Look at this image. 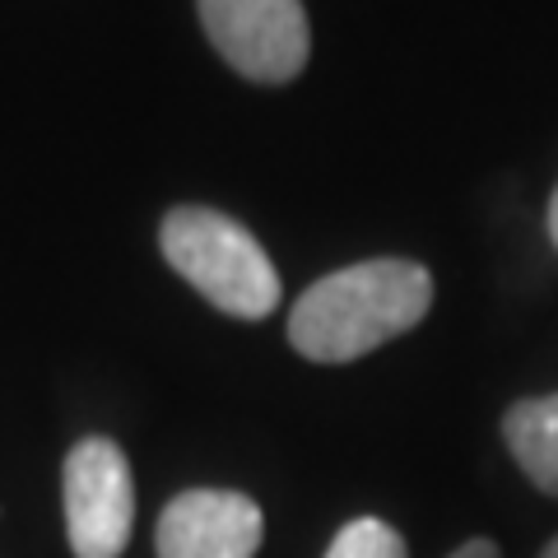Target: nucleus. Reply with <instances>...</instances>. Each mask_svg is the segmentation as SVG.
<instances>
[{
    "label": "nucleus",
    "instance_id": "f257e3e1",
    "mask_svg": "<svg viewBox=\"0 0 558 558\" xmlns=\"http://www.w3.org/2000/svg\"><path fill=\"white\" fill-rule=\"evenodd\" d=\"M433 307V275L405 256L322 275L289 312V344L312 363H354L405 336Z\"/></svg>",
    "mask_w": 558,
    "mask_h": 558
},
{
    "label": "nucleus",
    "instance_id": "f03ea898",
    "mask_svg": "<svg viewBox=\"0 0 558 558\" xmlns=\"http://www.w3.org/2000/svg\"><path fill=\"white\" fill-rule=\"evenodd\" d=\"M163 260L178 270L209 307L238 322L270 317L284 299L279 275L266 247L252 229H242L233 215H219L209 205H178L163 215L159 229Z\"/></svg>",
    "mask_w": 558,
    "mask_h": 558
},
{
    "label": "nucleus",
    "instance_id": "7ed1b4c3",
    "mask_svg": "<svg viewBox=\"0 0 558 558\" xmlns=\"http://www.w3.org/2000/svg\"><path fill=\"white\" fill-rule=\"evenodd\" d=\"M196 5L205 38L242 80L279 89L303 75L312 51L303 0H196Z\"/></svg>",
    "mask_w": 558,
    "mask_h": 558
},
{
    "label": "nucleus",
    "instance_id": "20e7f679",
    "mask_svg": "<svg viewBox=\"0 0 558 558\" xmlns=\"http://www.w3.org/2000/svg\"><path fill=\"white\" fill-rule=\"evenodd\" d=\"M65 539L75 558H121L135 531L131 461L112 438H84L70 447L65 475Z\"/></svg>",
    "mask_w": 558,
    "mask_h": 558
},
{
    "label": "nucleus",
    "instance_id": "39448f33",
    "mask_svg": "<svg viewBox=\"0 0 558 558\" xmlns=\"http://www.w3.org/2000/svg\"><path fill=\"white\" fill-rule=\"evenodd\" d=\"M266 517L238 488H186L163 508L154 549L159 558H256Z\"/></svg>",
    "mask_w": 558,
    "mask_h": 558
},
{
    "label": "nucleus",
    "instance_id": "423d86ee",
    "mask_svg": "<svg viewBox=\"0 0 558 558\" xmlns=\"http://www.w3.org/2000/svg\"><path fill=\"white\" fill-rule=\"evenodd\" d=\"M502 442L539 494L558 498V391L526 396L502 414Z\"/></svg>",
    "mask_w": 558,
    "mask_h": 558
},
{
    "label": "nucleus",
    "instance_id": "0eeeda50",
    "mask_svg": "<svg viewBox=\"0 0 558 558\" xmlns=\"http://www.w3.org/2000/svg\"><path fill=\"white\" fill-rule=\"evenodd\" d=\"M326 558H410L405 535L381 517H354L326 545Z\"/></svg>",
    "mask_w": 558,
    "mask_h": 558
},
{
    "label": "nucleus",
    "instance_id": "6e6552de",
    "mask_svg": "<svg viewBox=\"0 0 558 558\" xmlns=\"http://www.w3.org/2000/svg\"><path fill=\"white\" fill-rule=\"evenodd\" d=\"M451 558H502V554H498L494 539H484V535H480V539H465V545L451 554Z\"/></svg>",
    "mask_w": 558,
    "mask_h": 558
},
{
    "label": "nucleus",
    "instance_id": "1a4fd4ad",
    "mask_svg": "<svg viewBox=\"0 0 558 558\" xmlns=\"http://www.w3.org/2000/svg\"><path fill=\"white\" fill-rule=\"evenodd\" d=\"M545 229H549V242H554V252H558V186H554L549 209H545Z\"/></svg>",
    "mask_w": 558,
    "mask_h": 558
},
{
    "label": "nucleus",
    "instance_id": "9d476101",
    "mask_svg": "<svg viewBox=\"0 0 558 558\" xmlns=\"http://www.w3.org/2000/svg\"><path fill=\"white\" fill-rule=\"evenodd\" d=\"M539 558H558V535L549 539V545H545V549H539Z\"/></svg>",
    "mask_w": 558,
    "mask_h": 558
}]
</instances>
